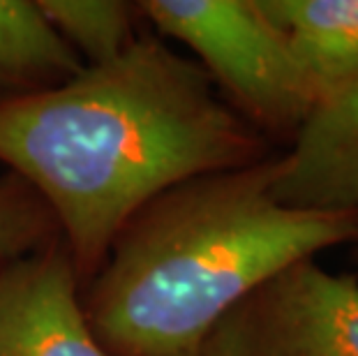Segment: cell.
<instances>
[{"label": "cell", "mask_w": 358, "mask_h": 356, "mask_svg": "<svg viewBox=\"0 0 358 356\" xmlns=\"http://www.w3.org/2000/svg\"><path fill=\"white\" fill-rule=\"evenodd\" d=\"M58 37L83 65L118 58L139 40L143 24L139 3L127 0H37Z\"/></svg>", "instance_id": "9c48e42d"}, {"label": "cell", "mask_w": 358, "mask_h": 356, "mask_svg": "<svg viewBox=\"0 0 358 356\" xmlns=\"http://www.w3.org/2000/svg\"><path fill=\"white\" fill-rule=\"evenodd\" d=\"M60 241L44 199L14 171L0 173V264L21 259Z\"/></svg>", "instance_id": "30bf717a"}, {"label": "cell", "mask_w": 358, "mask_h": 356, "mask_svg": "<svg viewBox=\"0 0 358 356\" xmlns=\"http://www.w3.org/2000/svg\"><path fill=\"white\" fill-rule=\"evenodd\" d=\"M266 157L268 139L155 33L53 88L0 95V164L51 208L81 287L143 204Z\"/></svg>", "instance_id": "6da1fadb"}, {"label": "cell", "mask_w": 358, "mask_h": 356, "mask_svg": "<svg viewBox=\"0 0 358 356\" xmlns=\"http://www.w3.org/2000/svg\"><path fill=\"white\" fill-rule=\"evenodd\" d=\"M143 24L192 51L220 97L268 137H296L317 93L259 0H139Z\"/></svg>", "instance_id": "3957f363"}, {"label": "cell", "mask_w": 358, "mask_h": 356, "mask_svg": "<svg viewBox=\"0 0 358 356\" xmlns=\"http://www.w3.org/2000/svg\"><path fill=\"white\" fill-rule=\"evenodd\" d=\"M287 35L317 102L358 77V0H259Z\"/></svg>", "instance_id": "52a82bcc"}, {"label": "cell", "mask_w": 358, "mask_h": 356, "mask_svg": "<svg viewBox=\"0 0 358 356\" xmlns=\"http://www.w3.org/2000/svg\"><path fill=\"white\" fill-rule=\"evenodd\" d=\"M292 141L278 160L275 199L319 213L358 211V77L324 95Z\"/></svg>", "instance_id": "8992f818"}, {"label": "cell", "mask_w": 358, "mask_h": 356, "mask_svg": "<svg viewBox=\"0 0 358 356\" xmlns=\"http://www.w3.org/2000/svg\"><path fill=\"white\" fill-rule=\"evenodd\" d=\"M83 70L37 0H0V95L53 88Z\"/></svg>", "instance_id": "ba28073f"}, {"label": "cell", "mask_w": 358, "mask_h": 356, "mask_svg": "<svg viewBox=\"0 0 358 356\" xmlns=\"http://www.w3.org/2000/svg\"><path fill=\"white\" fill-rule=\"evenodd\" d=\"M201 356H358V280L296 262L243 299Z\"/></svg>", "instance_id": "277c9868"}, {"label": "cell", "mask_w": 358, "mask_h": 356, "mask_svg": "<svg viewBox=\"0 0 358 356\" xmlns=\"http://www.w3.org/2000/svg\"><path fill=\"white\" fill-rule=\"evenodd\" d=\"M278 160L189 178L120 227L81 287L106 356H201L217 324L266 280L356 243L358 211L319 213L275 199Z\"/></svg>", "instance_id": "7a4b0ae2"}, {"label": "cell", "mask_w": 358, "mask_h": 356, "mask_svg": "<svg viewBox=\"0 0 358 356\" xmlns=\"http://www.w3.org/2000/svg\"><path fill=\"white\" fill-rule=\"evenodd\" d=\"M356 245H358V241H356Z\"/></svg>", "instance_id": "8fae6325"}, {"label": "cell", "mask_w": 358, "mask_h": 356, "mask_svg": "<svg viewBox=\"0 0 358 356\" xmlns=\"http://www.w3.org/2000/svg\"><path fill=\"white\" fill-rule=\"evenodd\" d=\"M0 356H106L88 329L63 238L0 264Z\"/></svg>", "instance_id": "5b68a950"}]
</instances>
